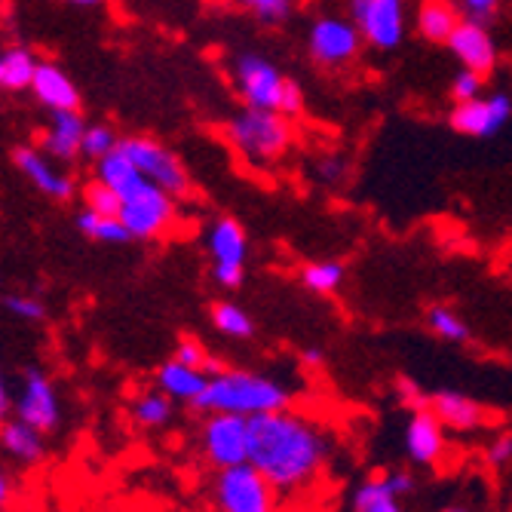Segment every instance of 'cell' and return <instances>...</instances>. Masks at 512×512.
<instances>
[{"instance_id":"obj_14","label":"cell","mask_w":512,"mask_h":512,"mask_svg":"<svg viewBox=\"0 0 512 512\" xmlns=\"http://www.w3.org/2000/svg\"><path fill=\"white\" fill-rule=\"evenodd\" d=\"M512 120V99L506 92H491L473 102H460L451 108L448 123L454 132L470 138H494Z\"/></svg>"},{"instance_id":"obj_12","label":"cell","mask_w":512,"mask_h":512,"mask_svg":"<svg viewBox=\"0 0 512 512\" xmlns=\"http://www.w3.org/2000/svg\"><path fill=\"white\" fill-rule=\"evenodd\" d=\"M350 19L375 50H396L405 40V0H350Z\"/></svg>"},{"instance_id":"obj_43","label":"cell","mask_w":512,"mask_h":512,"mask_svg":"<svg viewBox=\"0 0 512 512\" xmlns=\"http://www.w3.org/2000/svg\"><path fill=\"white\" fill-rule=\"evenodd\" d=\"M301 362H304L307 368H319V365L325 362V356H322V350H316V347H307V350L301 353Z\"/></svg>"},{"instance_id":"obj_6","label":"cell","mask_w":512,"mask_h":512,"mask_svg":"<svg viewBox=\"0 0 512 512\" xmlns=\"http://www.w3.org/2000/svg\"><path fill=\"white\" fill-rule=\"evenodd\" d=\"M120 151L135 163V169L142 172L154 188L172 194L175 200H184L194 191V181L184 169V163L178 160L175 151H169L163 142L151 135H129L120 138Z\"/></svg>"},{"instance_id":"obj_7","label":"cell","mask_w":512,"mask_h":512,"mask_svg":"<svg viewBox=\"0 0 512 512\" xmlns=\"http://www.w3.org/2000/svg\"><path fill=\"white\" fill-rule=\"evenodd\" d=\"M197 448L212 473L249 463V417L206 414L197 430Z\"/></svg>"},{"instance_id":"obj_15","label":"cell","mask_w":512,"mask_h":512,"mask_svg":"<svg viewBox=\"0 0 512 512\" xmlns=\"http://www.w3.org/2000/svg\"><path fill=\"white\" fill-rule=\"evenodd\" d=\"M448 50L451 56L460 62V68H470L476 74H491L497 68V43L491 37V31L485 25H476V22H467L463 19L454 34L448 37Z\"/></svg>"},{"instance_id":"obj_33","label":"cell","mask_w":512,"mask_h":512,"mask_svg":"<svg viewBox=\"0 0 512 512\" xmlns=\"http://www.w3.org/2000/svg\"><path fill=\"white\" fill-rule=\"evenodd\" d=\"M83 209H92L99 215H120V197L96 178L92 184H86V191H83Z\"/></svg>"},{"instance_id":"obj_25","label":"cell","mask_w":512,"mask_h":512,"mask_svg":"<svg viewBox=\"0 0 512 512\" xmlns=\"http://www.w3.org/2000/svg\"><path fill=\"white\" fill-rule=\"evenodd\" d=\"M175 405L160 387L135 393V399L129 402V421L138 430H163L175 421Z\"/></svg>"},{"instance_id":"obj_46","label":"cell","mask_w":512,"mask_h":512,"mask_svg":"<svg viewBox=\"0 0 512 512\" xmlns=\"http://www.w3.org/2000/svg\"><path fill=\"white\" fill-rule=\"evenodd\" d=\"M0 89H4V53H0Z\"/></svg>"},{"instance_id":"obj_39","label":"cell","mask_w":512,"mask_h":512,"mask_svg":"<svg viewBox=\"0 0 512 512\" xmlns=\"http://www.w3.org/2000/svg\"><path fill=\"white\" fill-rule=\"evenodd\" d=\"M460 7V16L467 22H476V25H491L500 13V0H457Z\"/></svg>"},{"instance_id":"obj_37","label":"cell","mask_w":512,"mask_h":512,"mask_svg":"<svg viewBox=\"0 0 512 512\" xmlns=\"http://www.w3.org/2000/svg\"><path fill=\"white\" fill-rule=\"evenodd\" d=\"M393 393H396L399 405H402V408H408V411L430 408V393H427L421 384H417L414 378H408V375H399V378H396Z\"/></svg>"},{"instance_id":"obj_22","label":"cell","mask_w":512,"mask_h":512,"mask_svg":"<svg viewBox=\"0 0 512 512\" xmlns=\"http://www.w3.org/2000/svg\"><path fill=\"white\" fill-rule=\"evenodd\" d=\"M96 178L102 184H108V188L120 197V203L129 200V197H135V194H142L148 184H151L142 172L135 169V163L120 148L96 163Z\"/></svg>"},{"instance_id":"obj_3","label":"cell","mask_w":512,"mask_h":512,"mask_svg":"<svg viewBox=\"0 0 512 512\" xmlns=\"http://www.w3.org/2000/svg\"><path fill=\"white\" fill-rule=\"evenodd\" d=\"M224 138L252 166H270L286 157V151L295 142V129L292 120L279 111L243 108L240 114L227 120Z\"/></svg>"},{"instance_id":"obj_45","label":"cell","mask_w":512,"mask_h":512,"mask_svg":"<svg viewBox=\"0 0 512 512\" xmlns=\"http://www.w3.org/2000/svg\"><path fill=\"white\" fill-rule=\"evenodd\" d=\"M439 512H473L470 506H463V503H454V506H445V509H439Z\"/></svg>"},{"instance_id":"obj_42","label":"cell","mask_w":512,"mask_h":512,"mask_svg":"<svg viewBox=\"0 0 512 512\" xmlns=\"http://www.w3.org/2000/svg\"><path fill=\"white\" fill-rule=\"evenodd\" d=\"M7 417H13V390H10L4 368H0V424H4Z\"/></svg>"},{"instance_id":"obj_1","label":"cell","mask_w":512,"mask_h":512,"mask_svg":"<svg viewBox=\"0 0 512 512\" xmlns=\"http://www.w3.org/2000/svg\"><path fill=\"white\" fill-rule=\"evenodd\" d=\"M332 460V439L316 417L283 408L249 421V463L273 485V491L292 500L316 488Z\"/></svg>"},{"instance_id":"obj_8","label":"cell","mask_w":512,"mask_h":512,"mask_svg":"<svg viewBox=\"0 0 512 512\" xmlns=\"http://www.w3.org/2000/svg\"><path fill=\"white\" fill-rule=\"evenodd\" d=\"M13 417L40 430L43 436H50L62 427V396L46 371L28 368L22 375L19 390L13 393Z\"/></svg>"},{"instance_id":"obj_20","label":"cell","mask_w":512,"mask_h":512,"mask_svg":"<svg viewBox=\"0 0 512 512\" xmlns=\"http://www.w3.org/2000/svg\"><path fill=\"white\" fill-rule=\"evenodd\" d=\"M31 89L46 111H80V92H77L74 80L53 62L37 65Z\"/></svg>"},{"instance_id":"obj_29","label":"cell","mask_w":512,"mask_h":512,"mask_svg":"<svg viewBox=\"0 0 512 512\" xmlns=\"http://www.w3.org/2000/svg\"><path fill=\"white\" fill-rule=\"evenodd\" d=\"M427 325H430V332L445 344H470V338H473L467 319L445 304H433L427 310Z\"/></svg>"},{"instance_id":"obj_11","label":"cell","mask_w":512,"mask_h":512,"mask_svg":"<svg viewBox=\"0 0 512 512\" xmlns=\"http://www.w3.org/2000/svg\"><path fill=\"white\" fill-rule=\"evenodd\" d=\"M307 50L310 59L319 68H347L359 53H362V34L353 25V19H341V16H322L310 25L307 34Z\"/></svg>"},{"instance_id":"obj_9","label":"cell","mask_w":512,"mask_h":512,"mask_svg":"<svg viewBox=\"0 0 512 512\" xmlns=\"http://www.w3.org/2000/svg\"><path fill=\"white\" fill-rule=\"evenodd\" d=\"M206 249L212 258V276L221 289H240L246 279L249 237L240 221L218 218L206 234Z\"/></svg>"},{"instance_id":"obj_41","label":"cell","mask_w":512,"mask_h":512,"mask_svg":"<svg viewBox=\"0 0 512 512\" xmlns=\"http://www.w3.org/2000/svg\"><path fill=\"white\" fill-rule=\"evenodd\" d=\"M16 497H19L16 479L10 476V470L4 467V463H0V512H10Z\"/></svg>"},{"instance_id":"obj_17","label":"cell","mask_w":512,"mask_h":512,"mask_svg":"<svg viewBox=\"0 0 512 512\" xmlns=\"http://www.w3.org/2000/svg\"><path fill=\"white\" fill-rule=\"evenodd\" d=\"M430 411L442 421L448 433H476L485 427V408L473 396L460 390H436L430 393Z\"/></svg>"},{"instance_id":"obj_24","label":"cell","mask_w":512,"mask_h":512,"mask_svg":"<svg viewBox=\"0 0 512 512\" xmlns=\"http://www.w3.org/2000/svg\"><path fill=\"white\" fill-rule=\"evenodd\" d=\"M460 22L463 16L457 0H421V7H417V34L430 43H448Z\"/></svg>"},{"instance_id":"obj_44","label":"cell","mask_w":512,"mask_h":512,"mask_svg":"<svg viewBox=\"0 0 512 512\" xmlns=\"http://www.w3.org/2000/svg\"><path fill=\"white\" fill-rule=\"evenodd\" d=\"M65 4H71V7H99L102 0H65Z\"/></svg>"},{"instance_id":"obj_27","label":"cell","mask_w":512,"mask_h":512,"mask_svg":"<svg viewBox=\"0 0 512 512\" xmlns=\"http://www.w3.org/2000/svg\"><path fill=\"white\" fill-rule=\"evenodd\" d=\"M347 279V267L341 261H310L301 267V286L310 295L332 298Z\"/></svg>"},{"instance_id":"obj_36","label":"cell","mask_w":512,"mask_h":512,"mask_svg":"<svg viewBox=\"0 0 512 512\" xmlns=\"http://www.w3.org/2000/svg\"><path fill=\"white\" fill-rule=\"evenodd\" d=\"M347 169L350 166H347V160L341 154H322L313 163V175H316L319 184H325V188H338V184L347 178Z\"/></svg>"},{"instance_id":"obj_40","label":"cell","mask_w":512,"mask_h":512,"mask_svg":"<svg viewBox=\"0 0 512 512\" xmlns=\"http://www.w3.org/2000/svg\"><path fill=\"white\" fill-rule=\"evenodd\" d=\"M485 460L491 463L494 470L509 467V463H512V433H497L485 448Z\"/></svg>"},{"instance_id":"obj_18","label":"cell","mask_w":512,"mask_h":512,"mask_svg":"<svg viewBox=\"0 0 512 512\" xmlns=\"http://www.w3.org/2000/svg\"><path fill=\"white\" fill-rule=\"evenodd\" d=\"M157 387L178 405H191L197 408V402L203 399L206 387H209V375L203 368H191L178 359H166L157 368Z\"/></svg>"},{"instance_id":"obj_23","label":"cell","mask_w":512,"mask_h":512,"mask_svg":"<svg viewBox=\"0 0 512 512\" xmlns=\"http://www.w3.org/2000/svg\"><path fill=\"white\" fill-rule=\"evenodd\" d=\"M350 512H405V500L390 488L387 473L365 476L350 494Z\"/></svg>"},{"instance_id":"obj_19","label":"cell","mask_w":512,"mask_h":512,"mask_svg":"<svg viewBox=\"0 0 512 512\" xmlns=\"http://www.w3.org/2000/svg\"><path fill=\"white\" fill-rule=\"evenodd\" d=\"M83 132H86V123H83L80 111H53V120L40 138V148L53 160L71 163L80 157Z\"/></svg>"},{"instance_id":"obj_31","label":"cell","mask_w":512,"mask_h":512,"mask_svg":"<svg viewBox=\"0 0 512 512\" xmlns=\"http://www.w3.org/2000/svg\"><path fill=\"white\" fill-rule=\"evenodd\" d=\"M120 148V138L108 123H96V126H86L83 132V145H80V157L99 163L102 157L114 154Z\"/></svg>"},{"instance_id":"obj_13","label":"cell","mask_w":512,"mask_h":512,"mask_svg":"<svg viewBox=\"0 0 512 512\" xmlns=\"http://www.w3.org/2000/svg\"><path fill=\"white\" fill-rule=\"evenodd\" d=\"M402 448H405L408 463L433 470L448 454V430L430 408L408 411V421L402 430Z\"/></svg>"},{"instance_id":"obj_34","label":"cell","mask_w":512,"mask_h":512,"mask_svg":"<svg viewBox=\"0 0 512 512\" xmlns=\"http://www.w3.org/2000/svg\"><path fill=\"white\" fill-rule=\"evenodd\" d=\"M451 102L460 105V102H473L479 96H485V77L470 71V68H460L451 80Z\"/></svg>"},{"instance_id":"obj_30","label":"cell","mask_w":512,"mask_h":512,"mask_svg":"<svg viewBox=\"0 0 512 512\" xmlns=\"http://www.w3.org/2000/svg\"><path fill=\"white\" fill-rule=\"evenodd\" d=\"M37 65L40 62L28 46H10V50H4V89L10 92L31 89Z\"/></svg>"},{"instance_id":"obj_16","label":"cell","mask_w":512,"mask_h":512,"mask_svg":"<svg viewBox=\"0 0 512 512\" xmlns=\"http://www.w3.org/2000/svg\"><path fill=\"white\" fill-rule=\"evenodd\" d=\"M13 163L43 197H50V200H71L74 197V178L65 175L53 163L50 154H43L37 148H16Z\"/></svg>"},{"instance_id":"obj_21","label":"cell","mask_w":512,"mask_h":512,"mask_svg":"<svg viewBox=\"0 0 512 512\" xmlns=\"http://www.w3.org/2000/svg\"><path fill=\"white\" fill-rule=\"evenodd\" d=\"M0 451L16 460L19 467H40L46 460V436L19 421V417H7L0 424Z\"/></svg>"},{"instance_id":"obj_38","label":"cell","mask_w":512,"mask_h":512,"mask_svg":"<svg viewBox=\"0 0 512 512\" xmlns=\"http://www.w3.org/2000/svg\"><path fill=\"white\" fill-rule=\"evenodd\" d=\"M4 304L16 319H25V322H43L46 319V304L37 295H7Z\"/></svg>"},{"instance_id":"obj_28","label":"cell","mask_w":512,"mask_h":512,"mask_svg":"<svg viewBox=\"0 0 512 512\" xmlns=\"http://www.w3.org/2000/svg\"><path fill=\"white\" fill-rule=\"evenodd\" d=\"M212 325L224 338H234V341H249L255 335V319L249 316V310H243L234 301L212 304Z\"/></svg>"},{"instance_id":"obj_2","label":"cell","mask_w":512,"mask_h":512,"mask_svg":"<svg viewBox=\"0 0 512 512\" xmlns=\"http://www.w3.org/2000/svg\"><path fill=\"white\" fill-rule=\"evenodd\" d=\"M295 390L283 381L252 368L224 365L215 375H209V387L197 402L200 414H240V417H261L270 411L292 408Z\"/></svg>"},{"instance_id":"obj_4","label":"cell","mask_w":512,"mask_h":512,"mask_svg":"<svg viewBox=\"0 0 512 512\" xmlns=\"http://www.w3.org/2000/svg\"><path fill=\"white\" fill-rule=\"evenodd\" d=\"M234 83L246 108L279 111L295 120L304 111V89L298 80H289L270 59L258 53H243L234 62Z\"/></svg>"},{"instance_id":"obj_32","label":"cell","mask_w":512,"mask_h":512,"mask_svg":"<svg viewBox=\"0 0 512 512\" xmlns=\"http://www.w3.org/2000/svg\"><path fill=\"white\" fill-rule=\"evenodd\" d=\"M172 359H178V362H184V365H191V368H203L206 375H215L218 368H224L218 359H212V353L203 347V341H197V338H181L178 341V347H175V353H172Z\"/></svg>"},{"instance_id":"obj_10","label":"cell","mask_w":512,"mask_h":512,"mask_svg":"<svg viewBox=\"0 0 512 512\" xmlns=\"http://www.w3.org/2000/svg\"><path fill=\"white\" fill-rule=\"evenodd\" d=\"M117 218L123 221V227L129 230L132 240H160L175 227L178 206H175L172 194L148 184L142 194H135V197L120 203Z\"/></svg>"},{"instance_id":"obj_26","label":"cell","mask_w":512,"mask_h":512,"mask_svg":"<svg viewBox=\"0 0 512 512\" xmlns=\"http://www.w3.org/2000/svg\"><path fill=\"white\" fill-rule=\"evenodd\" d=\"M77 230L83 237L96 240V243H105V246H123L129 243V230L123 227V221L117 215H99L92 209H80L77 212Z\"/></svg>"},{"instance_id":"obj_5","label":"cell","mask_w":512,"mask_h":512,"mask_svg":"<svg viewBox=\"0 0 512 512\" xmlns=\"http://www.w3.org/2000/svg\"><path fill=\"white\" fill-rule=\"evenodd\" d=\"M209 506L212 512H279L283 497L273 491V485L252 467L240 463L230 470H215L209 485Z\"/></svg>"},{"instance_id":"obj_35","label":"cell","mask_w":512,"mask_h":512,"mask_svg":"<svg viewBox=\"0 0 512 512\" xmlns=\"http://www.w3.org/2000/svg\"><path fill=\"white\" fill-rule=\"evenodd\" d=\"M240 4L264 25H279L292 16V0H240Z\"/></svg>"}]
</instances>
